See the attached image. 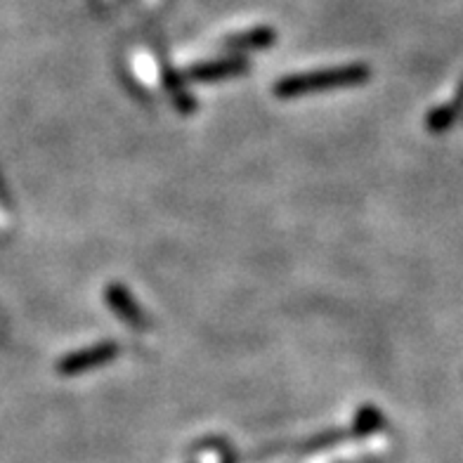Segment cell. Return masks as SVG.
Listing matches in <instances>:
<instances>
[{
	"label": "cell",
	"mask_w": 463,
	"mask_h": 463,
	"mask_svg": "<svg viewBox=\"0 0 463 463\" xmlns=\"http://www.w3.org/2000/svg\"><path fill=\"white\" fill-rule=\"evenodd\" d=\"M249 69L246 60L241 57H232V60H220V61H206V64H199V67L189 69V79L192 80H220L227 79V76H237V73H244Z\"/></svg>",
	"instance_id": "3957f363"
},
{
	"label": "cell",
	"mask_w": 463,
	"mask_h": 463,
	"mask_svg": "<svg viewBox=\"0 0 463 463\" xmlns=\"http://www.w3.org/2000/svg\"><path fill=\"white\" fill-rule=\"evenodd\" d=\"M461 107H463V92L458 95V102L447 104V107H438L433 114L428 116V128L433 130V133H442V130H447L451 123L457 121L458 109H461Z\"/></svg>",
	"instance_id": "8992f818"
},
{
	"label": "cell",
	"mask_w": 463,
	"mask_h": 463,
	"mask_svg": "<svg viewBox=\"0 0 463 463\" xmlns=\"http://www.w3.org/2000/svg\"><path fill=\"white\" fill-rule=\"evenodd\" d=\"M381 423H383V419H381V414H378L376 409L364 407L360 409V414H357L354 430H357V433H372V430L381 428Z\"/></svg>",
	"instance_id": "52a82bcc"
},
{
	"label": "cell",
	"mask_w": 463,
	"mask_h": 463,
	"mask_svg": "<svg viewBox=\"0 0 463 463\" xmlns=\"http://www.w3.org/2000/svg\"><path fill=\"white\" fill-rule=\"evenodd\" d=\"M275 31L268 29V26H258V29H249L244 33L230 36L225 45L230 50H262L275 43Z\"/></svg>",
	"instance_id": "5b68a950"
},
{
	"label": "cell",
	"mask_w": 463,
	"mask_h": 463,
	"mask_svg": "<svg viewBox=\"0 0 463 463\" xmlns=\"http://www.w3.org/2000/svg\"><path fill=\"white\" fill-rule=\"evenodd\" d=\"M118 354V345L116 343H102V345H95L90 350H80V353H73L69 357L60 362L61 373H80L88 372V369H95L99 364H107L109 360H114Z\"/></svg>",
	"instance_id": "7a4b0ae2"
},
{
	"label": "cell",
	"mask_w": 463,
	"mask_h": 463,
	"mask_svg": "<svg viewBox=\"0 0 463 463\" xmlns=\"http://www.w3.org/2000/svg\"><path fill=\"white\" fill-rule=\"evenodd\" d=\"M369 79V69L354 64V67H338V69H322V71L298 73V76H287L275 86L279 98H296L305 92L331 90V88L360 86Z\"/></svg>",
	"instance_id": "6da1fadb"
},
{
	"label": "cell",
	"mask_w": 463,
	"mask_h": 463,
	"mask_svg": "<svg viewBox=\"0 0 463 463\" xmlns=\"http://www.w3.org/2000/svg\"><path fill=\"white\" fill-rule=\"evenodd\" d=\"M107 300H109V305L114 307L116 315H118L121 319H126L130 326H135V329H145V326H146L145 315H142L140 307L135 305V300L130 298L126 288L111 287L109 291H107Z\"/></svg>",
	"instance_id": "277c9868"
}]
</instances>
